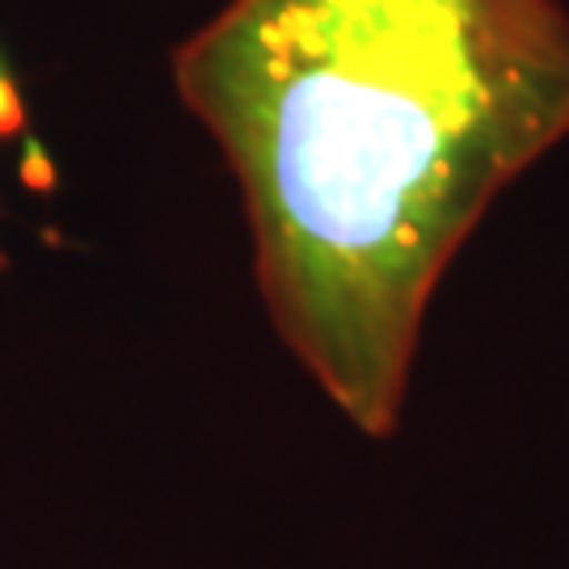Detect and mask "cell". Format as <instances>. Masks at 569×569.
<instances>
[{
    "mask_svg": "<svg viewBox=\"0 0 569 569\" xmlns=\"http://www.w3.org/2000/svg\"><path fill=\"white\" fill-rule=\"evenodd\" d=\"M241 186L274 333L367 439L401 427L435 287L569 136L557 0H228L173 51Z\"/></svg>",
    "mask_w": 569,
    "mask_h": 569,
    "instance_id": "6da1fadb",
    "label": "cell"
},
{
    "mask_svg": "<svg viewBox=\"0 0 569 569\" xmlns=\"http://www.w3.org/2000/svg\"><path fill=\"white\" fill-rule=\"evenodd\" d=\"M21 131H26V98H21L18 81H13L9 63L0 56V140L21 136Z\"/></svg>",
    "mask_w": 569,
    "mask_h": 569,
    "instance_id": "7a4b0ae2",
    "label": "cell"
}]
</instances>
